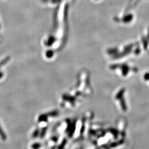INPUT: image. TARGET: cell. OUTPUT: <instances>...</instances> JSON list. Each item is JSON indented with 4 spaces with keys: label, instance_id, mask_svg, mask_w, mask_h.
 I'll return each mask as SVG.
<instances>
[{
    "label": "cell",
    "instance_id": "277c9868",
    "mask_svg": "<svg viewBox=\"0 0 149 149\" xmlns=\"http://www.w3.org/2000/svg\"><path fill=\"white\" fill-rule=\"evenodd\" d=\"M33 138H37L38 136L40 135V132L38 130H35V132L33 134Z\"/></svg>",
    "mask_w": 149,
    "mask_h": 149
},
{
    "label": "cell",
    "instance_id": "3957f363",
    "mask_svg": "<svg viewBox=\"0 0 149 149\" xmlns=\"http://www.w3.org/2000/svg\"><path fill=\"white\" fill-rule=\"evenodd\" d=\"M41 148V144L40 143H34L32 145V148L33 149H39Z\"/></svg>",
    "mask_w": 149,
    "mask_h": 149
},
{
    "label": "cell",
    "instance_id": "5b68a950",
    "mask_svg": "<svg viewBox=\"0 0 149 149\" xmlns=\"http://www.w3.org/2000/svg\"></svg>",
    "mask_w": 149,
    "mask_h": 149
},
{
    "label": "cell",
    "instance_id": "6da1fadb",
    "mask_svg": "<svg viewBox=\"0 0 149 149\" xmlns=\"http://www.w3.org/2000/svg\"><path fill=\"white\" fill-rule=\"evenodd\" d=\"M0 138L2 141H6L7 140V135L6 134V133L4 132V130H3L2 128H1V126H0Z\"/></svg>",
    "mask_w": 149,
    "mask_h": 149
},
{
    "label": "cell",
    "instance_id": "7a4b0ae2",
    "mask_svg": "<svg viewBox=\"0 0 149 149\" xmlns=\"http://www.w3.org/2000/svg\"><path fill=\"white\" fill-rule=\"evenodd\" d=\"M66 144H67V140L65 139H64L62 141L61 144H60L59 146H58V149H64V148L65 147V146H66Z\"/></svg>",
    "mask_w": 149,
    "mask_h": 149
}]
</instances>
